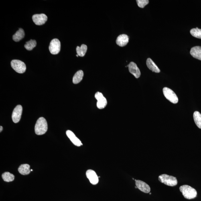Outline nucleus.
Listing matches in <instances>:
<instances>
[{
	"label": "nucleus",
	"mask_w": 201,
	"mask_h": 201,
	"mask_svg": "<svg viewBox=\"0 0 201 201\" xmlns=\"http://www.w3.org/2000/svg\"><path fill=\"white\" fill-rule=\"evenodd\" d=\"M194 120L197 126L201 129V114L198 111H195L193 114Z\"/></svg>",
	"instance_id": "nucleus-22"
},
{
	"label": "nucleus",
	"mask_w": 201,
	"mask_h": 201,
	"mask_svg": "<svg viewBox=\"0 0 201 201\" xmlns=\"http://www.w3.org/2000/svg\"><path fill=\"white\" fill-rule=\"evenodd\" d=\"M22 111L23 107L21 105H18L14 108L12 116L14 123H16L20 121Z\"/></svg>",
	"instance_id": "nucleus-8"
},
{
	"label": "nucleus",
	"mask_w": 201,
	"mask_h": 201,
	"mask_svg": "<svg viewBox=\"0 0 201 201\" xmlns=\"http://www.w3.org/2000/svg\"><path fill=\"white\" fill-rule=\"evenodd\" d=\"M137 3L138 7L141 8H144L149 3L148 0H137Z\"/></svg>",
	"instance_id": "nucleus-25"
},
{
	"label": "nucleus",
	"mask_w": 201,
	"mask_h": 201,
	"mask_svg": "<svg viewBox=\"0 0 201 201\" xmlns=\"http://www.w3.org/2000/svg\"><path fill=\"white\" fill-rule=\"evenodd\" d=\"M36 41L35 40H31L27 41L24 45V47L28 50H32L33 48L36 47Z\"/></svg>",
	"instance_id": "nucleus-23"
},
{
	"label": "nucleus",
	"mask_w": 201,
	"mask_h": 201,
	"mask_svg": "<svg viewBox=\"0 0 201 201\" xmlns=\"http://www.w3.org/2000/svg\"><path fill=\"white\" fill-rule=\"evenodd\" d=\"M30 165L28 164L21 165L19 167L18 171L20 174L23 175H27L31 172Z\"/></svg>",
	"instance_id": "nucleus-17"
},
{
	"label": "nucleus",
	"mask_w": 201,
	"mask_h": 201,
	"mask_svg": "<svg viewBox=\"0 0 201 201\" xmlns=\"http://www.w3.org/2000/svg\"><path fill=\"white\" fill-rule=\"evenodd\" d=\"M191 34L196 38L201 39V29L198 28H193L190 31Z\"/></svg>",
	"instance_id": "nucleus-24"
},
{
	"label": "nucleus",
	"mask_w": 201,
	"mask_h": 201,
	"mask_svg": "<svg viewBox=\"0 0 201 201\" xmlns=\"http://www.w3.org/2000/svg\"><path fill=\"white\" fill-rule=\"evenodd\" d=\"M2 177L3 180L5 182H12L14 180V175L9 172H6L3 173Z\"/></svg>",
	"instance_id": "nucleus-21"
},
{
	"label": "nucleus",
	"mask_w": 201,
	"mask_h": 201,
	"mask_svg": "<svg viewBox=\"0 0 201 201\" xmlns=\"http://www.w3.org/2000/svg\"><path fill=\"white\" fill-rule=\"evenodd\" d=\"M84 76V72L82 70L78 71L76 73L73 78V82L74 84H78L81 81Z\"/></svg>",
	"instance_id": "nucleus-19"
},
{
	"label": "nucleus",
	"mask_w": 201,
	"mask_h": 201,
	"mask_svg": "<svg viewBox=\"0 0 201 201\" xmlns=\"http://www.w3.org/2000/svg\"><path fill=\"white\" fill-rule=\"evenodd\" d=\"M95 97L97 100L96 106L100 109H103L107 105V100L103 96V94L100 92H97L95 94Z\"/></svg>",
	"instance_id": "nucleus-7"
},
{
	"label": "nucleus",
	"mask_w": 201,
	"mask_h": 201,
	"mask_svg": "<svg viewBox=\"0 0 201 201\" xmlns=\"http://www.w3.org/2000/svg\"><path fill=\"white\" fill-rule=\"evenodd\" d=\"M24 36V30L22 28H19L18 30L13 35V40L16 42H18L23 39Z\"/></svg>",
	"instance_id": "nucleus-18"
},
{
	"label": "nucleus",
	"mask_w": 201,
	"mask_h": 201,
	"mask_svg": "<svg viewBox=\"0 0 201 201\" xmlns=\"http://www.w3.org/2000/svg\"><path fill=\"white\" fill-rule=\"evenodd\" d=\"M11 66L16 72L19 74H23L26 70V65L21 60H13L11 61Z\"/></svg>",
	"instance_id": "nucleus-4"
},
{
	"label": "nucleus",
	"mask_w": 201,
	"mask_h": 201,
	"mask_svg": "<svg viewBox=\"0 0 201 201\" xmlns=\"http://www.w3.org/2000/svg\"><path fill=\"white\" fill-rule=\"evenodd\" d=\"M129 41V37L126 34H123L119 35L116 41V44L120 47H124L127 44Z\"/></svg>",
	"instance_id": "nucleus-14"
},
{
	"label": "nucleus",
	"mask_w": 201,
	"mask_h": 201,
	"mask_svg": "<svg viewBox=\"0 0 201 201\" xmlns=\"http://www.w3.org/2000/svg\"><path fill=\"white\" fill-rule=\"evenodd\" d=\"M30 170H31V171H33V169H30Z\"/></svg>",
	"instance_id": "nucleus-27"
},
{
	"label": "nucleus",
	"mask_w": 201,
	"mask_h": 201,
	"mask_svg": "<svg viewBox=\"0 0 201 201\" xmlns=\"http://www.w3.org/2000/svg\"><path fill=\"white\" fill-rule=\"evenodd\" d=\"M61 44L58 39H55L51 41L49 46V51L52 54H57L60 52Z\"/></svg>",
	"instance_id": "nucleus-6"
},
{
	"label": "nucleus",
	"mask_w": 201,
	"mask_h": 201,
	"mask_svg": "<svg viewBox=\"0 0 201 201\" xmlns=\"http://www.w3.org/2000/svg\"><path fill=\"white\" fill-rule=\"evenodd\" d=\"M136 186L140 190L146 193H148L150 192L151 188L146 183L139 180H135Z\"/></svg>",
	"instance_id": "nucleus-11"
},
{
	"label": "nucleus",
	"mask_w": 201,
	"mask_h": 201,
	"mask_svg": "<svg viewBox=\"0 0 201 201\" xmlns=\"http://www.w3.org/2000/svg\"><path fill=\"white\" fill-rule=\"evenodd\" d=\"M190 54L193 58L201 60V47H193L191 49Z\"/></svg>",
	"instance_id": "nucleus-15"
},
{
	"label": "nucleus",
	"mask_w": 201,
	"mask_h": 201,
	"mask_svg": "<svg viewBox=\"0 0 201 201\" xmlns=\"http://www.w3.org/2000/svg\"><path fill=\"white\" fill-rule=\"evenodd\" d=\"M179 189L184 198L188 199H192L196 198L197 191L192 187L188 185H184L180 186Z\"/></svg>",
	"instance_id": "nucleus-2"
},
{
	"label": "nucleus",
	"mask_w": 201,
	"mask_h": 201,
	"mask_svg": "<svg viewBox=\"0 0 201 201\" xmlns=\"http://www.w3.org/2000/svg\"><path fill=\"white\" fill-rule=\"evenodd\" d=\"M158 180L163 184L171 187L176 186L178 183L176 177L165 174L159 175Z\"/></svg>",
	"instance_id": "nucleus-3"
},
{
	"label": "nucleus",
	"mask_w": 201,
	"mask_h": 201,
	"mask_svg": "<svg viewBox=\"0 0 201 201\" xmlns=\"http://www.w3.org/2000/svg\"><path fill=\"white\" fill-rule=\"evenodd\" d=\"M147 65L148 68L152 71V72L157 73H158L160 72V70L151 59L148 58L147 59Z\"/></svg>",
	"instance_id": "nucleus-16"
},
{
	"label": "nucleus",
	"mask_w": 201,
	"mask_h": 201,
	"mask_svg": "<svg viewBox=\"0 0 201 201\" xmlns=\"http://www.w3.org/2000/svg\"><path fill=\"white\" fill-rule=\"evenodd\" d=\"M163 92L165 97L169 101L173 104L178 103V98L172 90L168 88L165 87L163 88Z\"/></svg>",
	"instance_id": "nucleus-5"
},
{
	"label": "nucleus",
	"mask_w": 201,
	"mask_h": 201,
	"mask_svg": "<svg viewBox=\"0 0 201 201\" xmlns=\"http://www.w3.org/2000/svg\"><path fill=\"white\" fill-rule=\"evenodd\" d=\"M87 50V46L86 45L83 44L80 47L77 46L76 50L77 54L79 56L83 57L85 55Z\"/></svg>",
	"instance_id": "nucleus-20"
},
{
	"label": "nucleus",
	"mask_w": 201,
	"mask_h": 201,
	"mask_svg": "<svg viewBox=\"0 0 201 201\" xmlns=\"http://www.w3.org/2000/svg\"><path fill=\"white\" fill-rule=\"evenodd\" d=\"M76 56H77V57H78V56H78V54H77V55H76Z\"/></svg>",
	"instance_id": "nucleus-28"
},
{
	"label": "nucleus",
	"mask_w": 201,
	"mask_h": 201,
	"mask_svg": "<svg viewBox=\"0 0 201 201\" xmlns=\"http://www.w3.org/2000/svg\"><path fill=\"white\" fill-rule=\"evenodd\" d=\"M0 129H0V132H1L2 131H3V127H2V126H1V127H0Z\"/></svg>",
	"instance_id": "nucleus-26"
},
{
	"label": "nucleus",
	"mask_w": 201,
	"mask_h": 201,
	"mask_svg": "<svg viewBox=\"0 0 201 201\" xmlns=\"http://www.w3.org/2000/svg\"><path fill=\"white\" fill-rule=\"evenodd\" d=\"M66 134L67 137L77 147H80L81 145H83L81 142L76 137L72 131H70V130H68L66 131Z\"/></svg>",
	"instance_id": "nucleus-12"
},
{
	"label": "nucleus",
	"mask_w": 201,
	"mask_h": 201,
	"mask_svg": "<svg viewBox=\"0 0 201 201\" xmlns=\"http://www.w3.org/2000/svg\"><path fill=\"white\" fill-rule=\"evenodd\" d=\"M33 20L35 24L41 25L44 24L47 20V16L44 13L35 14L32 17Z\"/></svg>",
	"instance_id": "nucleus-9"
},
{
	"label": "nucleus",
	"mask_w": 201,
	"mask_h": 201,
	"mask_svg": "<svg viewBox=\"0 0 201 201\" xmlns=\"http://www.w3.org/2000/svg\"><path fill=\"white\" fill-rule=\"evenodd\" d=\"M48 129L46 120L44 117L39 118L35 126V131L37 135H41L46 133Z\"/></svg>",
	"instance_id": "nucleus-1"
},
{
	"label": "nucleus",
	"mask_w": 201,
	"mask_h": 201,
	"mask_svg": "<svg viewBox=\"0 0 201 201\" xmlns=\"http://www.w3.org/2000/svg\"><path fill=\"white\" fill-rule=\"evenodd\" d=\"M86 176L92 185H96L99 182V178L95 171L92 169H88L86 171Z\"/></svg>",
	"instance_id": "nucleus-10"
},
{
	"label": "nucleus",
	"mask_w": 201,
	"mask_h": 201,
	"mask_svg": "<svg viewBox=\"0 0 201 201\" xmlns=\"http://www.w3.org/2000/svg\"><path fill=\"white\" fill-rule=\"evenodd\" d=\"M128 66L130 72L136 78H138L140 77L141 74L140 70L135 63L131 62Z\"/></svg>",
	"instance_id": "nucleus-13"
}]
</instances>
